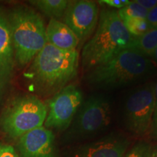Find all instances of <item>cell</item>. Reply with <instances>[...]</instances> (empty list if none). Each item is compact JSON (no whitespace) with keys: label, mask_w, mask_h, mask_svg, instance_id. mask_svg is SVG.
I'll return each instance as SVG.
<instances>
[{"label":"cell","mask_w":157,"mask_h":157,"mask_svg":"<svg viewBox=\"0 0 157 157\" xmlns=\"http://www.w3.org/2000/svg\"><path fill=\"white\" fill-rule=\"evenodd\" d=\"M7 16L15 65L23 68L46 45V26L42 17L26 6H17Z\"/></svg>","instance_id":"obj_4"},{"label":"cell","mask_w":157,"mask_h":157,"mask_svg":"<svg viewBox=\"0 0 157 157\" xmlns=\"http://www.w3.org/2000/svg\"><path fill=\"white\" fill-rule=\"evenodd\" d=\"M19 157H56L55 135L50 129L40 127L18 138Z\"/></svg>","instance_id":"obj_11"},{"label":"cell","mask_w":157,"mask_h":157,"mask_svg":"<svg viewBox=\"0 0 157 157\" xmlns=\"http://www.w3.org/2000/svg\"><path fill=\"white\" fill-rule=\"evenodd\" d=\"M29 3L50 19L63 18L66 13L68 1L66 0H34Z\"/></svg>","instance_id":"obj_14"},{"label":"cell","mask_w":157,"mask_h":157,"mask_svg":"<svg viewBox=\"0 0 157 157\" xmlns=\"http://www.w3.org/2000/svg\"><path fill=\"white\" fill-rule=\"evenodd\" d=\"M130 141L120 133L113 132L76 149L75 157H124Z\"/></svg>","instance_id":"obj_12"},{"label":"cell","mask_w":157,"mask_h":157,"mask_svg":"<svg viewBox=\"0 0 157 157\" xmlns=\"http://www.w3.org/2000/svg\"><path fill=\"white\" fill-rule=\"evenodd\" d=\"M134 37L127 31L118 11L104 8L99 14L97 28L82 48L80 61L84 71L106 62L129 48Z\"/></svg>","instance_id":"obj_3"},{"label":"cell","mask_w":157,"mask_h":157,"mask_svg":"<svg viewBox=\"0 0 157 157\" xmlns=\"http://www.w3.org/2000/svg\"><path fill=\"white\" fill-rule=\"evenodd\" d=\"M98 2L101 5L109 6L111 9L117 8L120 10L128 5L130 1L129 0H101V1H98Z\"/></svg>","instance_id":"obj_20"},{"label":"cell","mask_w":157,"mask_h":157,"mask_svg":"<svg viewBox=\"0 0 157 157\" xmlns=\"http://www.w3.org/2000/svg\"><path fill=\"white\" fill-rule=\"evenodd\" d=\"M111 114V103L105 95H90L82 101L68 128V137L77 141L95 136L109 126Z\"/></svg>","instance_id":"obj_6"},{"label":"cell","mask_w":157,"mask_h":157,"mask_svg":"<svg viewBox=\"0 0 157 157\" xmlns=\"http://www.w3.org/2000/svg\"><path fill=\"white\" fill-rule=\"evenodd\" d=\"M48 107L38 97L32 95L17 96L11 100L0 113V128L12 138L42 127Z\"/></svg>","instance_id":"obj_5"},{"label":"cell","mask_w":157,"mask_h":157,"mask_svg":"<svg viewBox=\"0 0 157 157\" xmlns=\"http://www.w3.org/2000/svg\"><path fill=\"white\" fill-rule=\"evenodd\" d=\"M146 21L151 29L157 27V5L148 12Z\"/></svg>","instance_id":"obj_22"},{"label":"cell","mask_w":157,"mask_h":157,"mask_svg":"<svg viewBox=\"0 0 157 157\" xmlns=\"http://www.w3.org/2000/svg\"><path fill=\"white\" fill-rule=\"evenodd\" d=\"M15 66L8 16L0 9V105L10 88Z\"/></svg>","instance_id":"obj_10"},{"label":"cell","mask_w":157,"mask_h":157,"mask_svg":"<svg viewBox=\"0 0 157 157\" xmlns=\"http://www.w3.org/2000/svg\"><path fill=\"white\" fill-rule=\"evenodd\" d=\"M155 105V82L143 83L131 91L124 106V118L131 132L143 135L150 130Z\"/></svg>","instance_id":"obj_7"},{"label":"cell","mask_w":157,"mask_h":157,"mask_svg":"<svg viewBox=\"0 0 157 157\" xmlns=\"http://www.w3.org/2000/svg\"><path fill=\"white\" fill-rule=\"evenodd\" d=\"M129 48L135 49L150 58L157 48V27L151 29L141 36L133 39Z\"/></svg>","instance_id":"obj_15"},{"label":"cell","mask_w":157,"mask_h":157,"mask_svg":"<svg viewBox=\"0 0 157 157\" xmlns=\"http://www.w3.org/2000/svg\"><path fill=\"white\" fill-rule=\"evenodd\" d=\"M83 101L82 90L73 84L63 88L49 101L44 127L63 131L68 129Z\"/></svg>","instance_id":"obj_8"},{"label":"cell","mask_w":157,"mask_h":157,"mask_svg":"<svg viewBox=\"0 0 157 157\" xmlns=\"http://www.w3.org/2000/svg\"><path fill=\"white\" fill-rule=\"evenodd\" d=\"M121 20L127 31L134 38L141 36L151 29L146 19L122 18Z\"/></svg>","instance_id":"obj_16"},{"label":"cell","mask_w":157,"mask_h":157,"mask_svg":"<svg viewBox=\"0 0 157 157\" xmlns=\"http://www.w3.org/2000/svg\"><path fill=\"white\" fill-rule=\"evenodd\" d=\"M156 73L151 59L128 48L86 72L84 80L94 89L109 90L145 83Z\"/></svg>","instance_id":"obj_2"},{"label":"cell","mask_w":157,"mask_h":157,"mask_svg":"<svg viewBox=\"0 0 157 157\" xmlns=\"http://www.w3.org/2000/svg\"><path fill=\"white\" fill-rule=\"evenodd\" d=\"M79 61L77 50H63L47 43L31 62L24 77L32 92L54 95L77 76Z\"/></svg>","instance_id":"obj_1"},{"label":"cell","mask_w":157,"mask_h":157,"mask_svg":"<svg viewBox=\"0 0 157 157\" xmlns=\"http://www.w3.org/2000/svg\"><path fill=\"white\" fill-rule=\"evenodd\" d=\"M117 11L121 19H146L147 15H148V11L135 1H130V2L127 6Z\"/></svg>","instance_id":"obj_17"},{"label":"cell","mask_w":157,"mask_h":157,"mask_svg":"<svg viewBox=\"0 0 157 157\" xmlns=\"http://www.w3.org/2000/svg\"><path fill=\"white\" fill-rule=\"evenodd\" d=\"M150 133L153 138L157 139V80L155 82V105L151 124Z\"/></svg>","instance_id":"obj_19"},{"label":"cell","mask_w":157,"mask_h":157,"mask_svg":"<svg viewBox=\"0 0 157 157\" xmlns=\"http://www.w3.org/2000/svg\"><path fill=\"white\" fill-rule=\"evenodd\" d=\"M47 43L63 50L74 51L79 44L75 34L63 22L50 19L46 26Z\"/></svg>","instance_id":"obj_13"},{"label":"cell","mask_w":157,"mask_h":157,"mask_svg":"<svg viewBox=\"0 0 157 157\" xmlns=\"http://www.w3.org/2000/svg\"><path fill=\"white\" fill-rule=\"evenodd\" d=\"M135 2L148 12L157 5V0H136Z\"/></svg>","instance_id":"obj_23"},{"label":"cell","mask_w":157,"mask_h":157,"mask_svg":"<svg viewBox=\"0 0 157 157\" xmlns=\"http://www.w3.org/2000/svg\"><path fill=\"white\" fill-rule=\"evenodd\" d=\"M151 157H157V146L154 149V150L152 149Z\"/></svg>","instance_id":"obj_25"},{"label":"cell","mask_w":157,"mask_h":157,"mask_svg":"<svg viewBox=\"0 0 157 157\" xmlns=\"http://www.w3.org/2000/svg\"><path fill=\"white\" fill-rule=\"evenodd\" d=\"M0 157H19L16 150L10 145L0 144Z\"/></svg>","instance_id":"obj_21"},{"label":"cell","mask_w":157,"mask_h":157,"mask_svg":"<svg viewBox=\"0 0 157 157\" xmlns=\"http://www.w3.org/2000/svg\"><path fill=\"white\" fill-rule=\"evenodd\" d=\"M152 148L148 143L139 141L125 154L124 157H151Z\"/></svg>","instance_id":"obj_18"},{"label":"cell","mask_w":157,"mask_h":157,"mask_svg":"<svg viewBox=\"0 0 157 157\" xmlns=\"http://www.w3.org/2000/svg\"><path fill=\"white\" fill-rule=\"evenodd\" d=\"M150 58L153 60V62L154 63L155 66H156L157 68V48L155 49V50L154 51V52H153Z\"/></svg>","instance_id":"obj_24"},{"label":"cell","mask_w":157,"mask_h":157,"mask_svg":"<svg viewBox=\"0 0 157 157\" xmlns=\"http://www.w3.org/2000/svg\"><path fill=\"white\" fill-rule=\"evenodd\" d=\"M99 19V9L95 2L89 0L68 1L63 23L71 29L79 44L93 36Z\"/></svg>","instance_id":"obj_9"}]
</instances>
